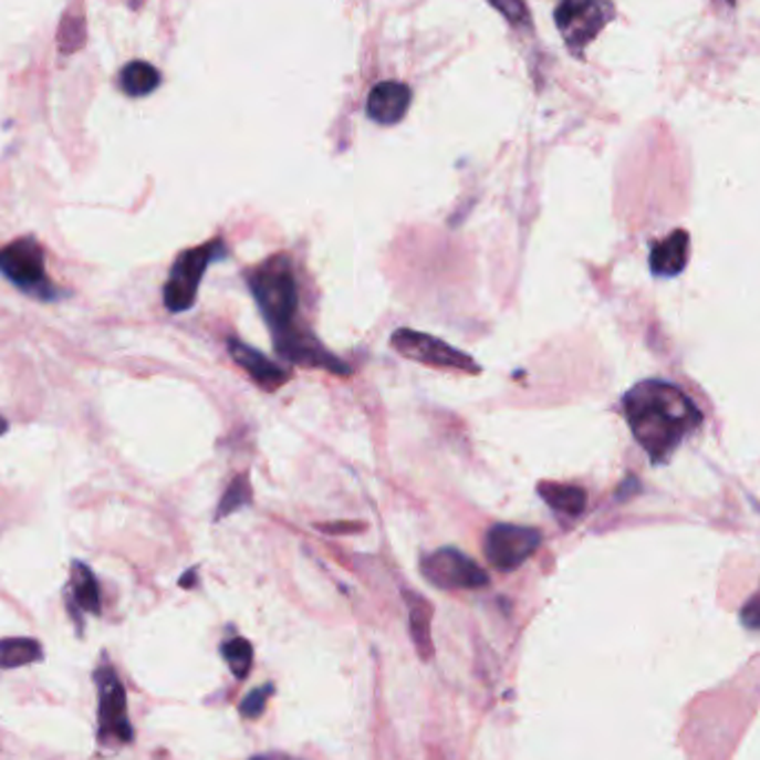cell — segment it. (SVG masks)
<instances>
[{
    "label": "cell",
    "mask_w": 760,
    "mask_h": 760,
    "mask_svg": "<svg viewBox=\"0 0 760 760\" xmlns=\"http://www.w3.org/2000/svg\"><path fill=\"white\" fill-rule=\"evenodd\" d=\"M614 19L610 0H561L554 10V21L565 45L574 56H583L585 48Z\"/></svg>",
    "instance_id": "obj_5"
},
{
    "label": "cell",
    "mask_w": 760,
    "mask_h": 760,
    "mask_svg": "<svg viewBox=\"0 0 760 760\" xmlns=\"http://www.w3.org/2000/svg\"><path fill=\"white\" fill-rule=\"evenodd\" d=\"M0 274L23 294L54 303L65 296L45 274V251L34 236L19 238L0 249Z\"/></svg>",
    "instance_id": "obj_3"
},
{
    "label": "cell",
    "mask_w": 760,
    "mask_h": 760,
    "mask_svg": "<svg viewBox=\"0 0 760 760\" xmlns=\"http://www.w3.org/2000/svg\"><path fill=\"white\" fill-rule=\"evenodd\" d=\"M222 656L231 669V674L242 680L247 678L249 669H251V663H253V649L249 645V641L244 638H233L229 643L222 645Z\"/></svg>",
    "instance_id": "obj_19"
},
{
    "label": "cell",
    "mask_w": 760,
    "mask_h": 760,
    "mask_svg": "<svg viewBox=\"0 0 760 760\" xmlns=\"http://www.w3.org/2000/svg\"><path fill=\"white\" fill-rule=\"evenodd\" d=\"M43 660V647L34 638H0V669H17Z\"/></svg>",
    "instance_id": "obj_17"
},
{
    "label": "cell",
    "mask_w": 760,
    "mask_h": 760,
    "mask_svg": "<svg viewBox=\"0 0 760 760\" xmlns=\"http://www.w3.org/2000/svg\"><path fill=\"white\" fill-rule=\"evenodd\" d=\"M539 496L552 507L556 514L568 519H579L587 507V491L579 485H561V482H539Z\"/></svg>",
    "instance_id": "obj_14"
},
{
    "label": "cell",
    "mask_w": 760,
    "mask_h": 760,
    "mask_svg": "<svg viewBox=\"0 0 760 760\" xmlns=\"http://www.w3.org/2000/svg\"><path fill=\"white\" fill-rule=\"evenodd\" d=\"M689 263V233L685 229L671 231L665 240L652 247L649 270L658 279H674L685 272Z\"/></svg>",
    "instance_id": "obj_12"
},
{
    "label": "cell",
    "mask_w": 760,
    "mask_h": 760,
    "mask_svg": "<svg viewBox=\"0 0 760 760\" xmlns=\"http://www.w3.org/2000/svg\"><path fill=\"white\" fill-rule=\"evenodd\" d=\"M627 425L654 465L667 462L685 436L696 431L702 414L696 403L667 381H643L623 396Z\"/></svg>",
    "instance_id": "obj_1"
},
{
    "label": "cell",
    "mask_w": 760,
    "mask_h": 760,
    "mask_svg": "<svg viewBox=\"0 0 760 760\" xmlns=\"http://www.w3.org/2000/svg\"><path fill=\"white\" fill-rule=\"evenodd\" d=\"M392 347L394 352H398L400 356L420 363V365H429V367H440V369H458V372H471L478 374L480 367L476 365V361L471 356H467L465 352L447 345L440 339H434L429 334L423 332H414V330H398L392 334Z\"/></svg>",
    "instance_id": "obj_6"
},
{
    "label": "cell",
    "mask_w": 760,
    "mask_h": 760,
    "mask_svg": "<svg viewBox=\"0 0 760 760\" xmlns=\"http://www.w3.org/2000/svg\"><path fill=\"white\" fill-rule=\"evenodd\" d=\"M8 429H10V423L3 416H0V436H6Z\"/></svg>",
    "instance_id": "obj_24"
},
{
    "label": "cell",
    "mask_w": 760,
    "mask_h": 760,
    "mask_svg": "<svg viewBox=\"0 0 760 760\" xmlns=\"http://www.w3.org/2000/svg\"><path fill=\"white\" fill-rule=\"evenodd\" d=\"M725 3H727V6H736V0H725Z\"/></svg>",
    "instance_id": "obj_25"
},
{
    "label": "cell",
    "mask_w": 760,
    "mask_h": 760,
    "mask_svg": "<svg viewBox=\"0 0 760 760\" xmlns=\"http://www.w3.org/2000/svg\"><path fill=\"white\" fill-rule=\"evenodd\" d=\"M87 41V30H85V21L81 17H70L65 14L63 23H61V32H59V45L63 50V54H76Z\"/></svg>",
    "instance_id": "obj_20"
},
{
    "label": "cell",
    "mask_w": 760,
    "mask_h": 760,
    "mask_svg": "<svg viewBox=\"0 0 760 760\" xmlns=\"http://www.w3.org/2000/svg\"><path fill=\"white\" fill-rule=\"evenodd\" d=\"M489 6L502 14V19L512 28L532 30V14L525 0H489Z\"/></svg>",
    "instance_id": "obj_21"
},
{
    "label": "cell",
    "mask_w": 760,
    "mask_h": 760,
    "mask_svg": "<svg viewBox=\"0 0 760 760\" xmlns=\"http://www.w3.org/2000/svg\"><path fill=\"white\" fill-rule=\"evenodd\" d=\"M225 257H227V247L222 238H214L205 244L180 251L169 270V279L163 288L165 308L171 314H183L191 310L207 268L216 261H222Z\"/></svg>",
    "instance_id": "obj_4"
},
{
    "label": "cell",
    "mask_w": 760,
    "mask_h": 760,
    "mask_svg": "<svg viewBox=\"0 0 760 760\" xmlns=\"http://www.w3.org/2000/svg\"><path fill=\"white\" fill-rule=\"evenodd\" d=\"M543 545V534L534 528L498 523L485 534V556L498 572H514Z\"/></svg>",
    "instance_id": "obj_7"
},
{
    "label": "cell",
    "mask_w": 760,
    "mask_h": 760,
    "mask_svg": "<svg viewBox=\"0 0 760 760\" xmlns=\"http://www.w3.org/2000/svg\"><path fill=\"white\" fill-rule=\"evenodd\" d=\"M227 350H229V356L233 358V363L266 392H277L279 387H283L290 381V369L272 363L259 350L249 347L247 343H242L238 339H229Z\"/></svg>",
    "instance_id": "obj_10"
},
{
    "label": "cell",
    "mask_w": 760,
    "mask_h": 760,
    "mask_svg": "<svg viewBox=\"0 0 760 760\" xmlns=\"http://www.w3.org/2000/svg\"><path fill=\"white\" fill-rule=\"evenodd\" d=\"M249 290L272 330V339L299 327V285L285 253L270 257L247 274Z\"/></svg>",
    "instance_id": "obj_2"
},
{
    "label": "cell",
    "mask_w": 760,
    "mask_h": 760,
    "mask_svg": "<svg viewBox=\"0 0 760 760\" xmlns=\"http://www.w3.org/2000/svg\"><path fill=\"white\" fill-rule=\"evenodd\" d=\"M407 610H409V634L414 641V647L418 649L423 660H429L434 656V641H431V616L434 610L427 598L407 592L405 594Z\"/></svg>",
    "instance_id": "obj_15"
},
{
    "label": "cell",
    "mask_w": 760,
    "mask_h": 760,
    "mask_svg": "<svg viewBox=\"0 0 760 760\" xmlns=\"http://www.w3.org/2000/svg\"><path fill=\"white\" fill-rule=\"evenodd\" d=\"M412 105V90L405 83H378L367 96V116L378 125H396L405 118Z\"/></svg>",
    "instance_id": "obj_11"
},
{
    "label": "cell",
    "mask_w": 760,
    "mask_h": 760,
    "mask_svg": "<svg viewBox=\"0 0 760 760\" xmlns=\"http://www.w3.org/2000/svg\"><path fill=\"white\" fill-rule=\"evenodd\" d=\"M67 610H70L74 623L79 625V629H81V616H83V614H92V616H98V614H101V590H98V581H96L94 572H92L85 563H81V561H74V563H72Z\"/></svg>",
    "instance_id": "obj_13"
},
{
    "label": "cell",
    "mask_w": 760,
    "mask_h": 760,
    "mask_svg": "<svg viewBox=\"0 0 760 760\" xmlns=\"http://www.w3.org/2000/svg\"><path fill=\"white\" fill-rule=\"evenodd\" d=\"M420 572L427 583H431L438 590L451 592V590H480L489 585L487 572L471 561L467 554L443 548L434 554L425 556L420 561Z\"/></svg>",
    "instance_id": "obj_9"
},
{
    "label": "cell",
    "mask_w": 760,
    "mask_h": 760,
    "mask_svg": "<svg viewBox=\"0 0 760 760\" xmlns=\"http://www.w3.org/2000/svg\"><path fill=\"white\" fill-rule=\"evenodd\" d=\"M98 687V738L101 742H132L134 729L127 716L125 687L114 667L101 665L94 674Z\"/></svg>",
    "instance_id": "obj_8"
},
{
    "label": "cell",
    "mask_w": 760,
    "mask_h": 760,
    "mask_svg": "<svg viewBox=\"0 0 760 760\" xmlns=\"http://www.w3.org/2000/svg\"><path fill=\"white\" fill-rule=\"evenodd\" d=\"M163 83V74L147 61H132L118 72V87L129 98L154 94Z\"/></svg>",
    "instance_id": "obj_16"
},
{
    "label": "cell",
    "mask_w": 760,
    "mask_h": 760,
    "mask_svg": "<svg viewBox=\"0 0 760 760\" xmlns=\"http://www.w3.org/2000/svg\"><path fill=\"white\" fill-rule=\"evenodd\" d=\"M251 760H270V758H266V756H259V758H251Z\"/></svg>",
    "instance_id": "obj_26"
},
{
    "label": "cell",
    "mask_w": 760,
    "mask_h": 760,
    "mask_svg": "<svg viewBox=\"0 0 760 760\" xmlns=\"http://www.w3.org/2000/svg\"><path fill=\"white\" fill-rule=\"evenodd\" d=\"M251 502V489H249V480L244 473H240L238 478H233V482L227 487L220 504H218V512H216V521L225 519L242 507H247Z\"/></svg>",
    "instance_id": "obj_18"
},
{
    "label": "cell",
    "mask_w": 760,
    "mask_h": 760,
    "mask_svg": "<svg viewBox=\"0 0 760 760\" xmlns=\"http://www.w3.org/2000/svg\"><path fill=\"white\" fill-rule=\"evenodd\" d=\"M270 694H272V687H270V685L249 691V694L242 698V702H240V714H242L244 718H257V716H261L263 709H266V705H268Z\"/></svg>",
    "instance_id": "obj_22"
},
{
    "label": "cell",
    "mask_w": 760,
    "mask_h": 760,
    "mask_svg": "<svg viewBox=\"0 0 760 760\" xmlns=\"http://www.w3.org/2000/svg\"><path fill=\"white\" fill-rule=\"evenodd\" d=\"M740 623L747 629H760V587L758 592L742 605L740 610Z\"/></svg>",
    "instance_id": "obj_23"
}]
</instances>
